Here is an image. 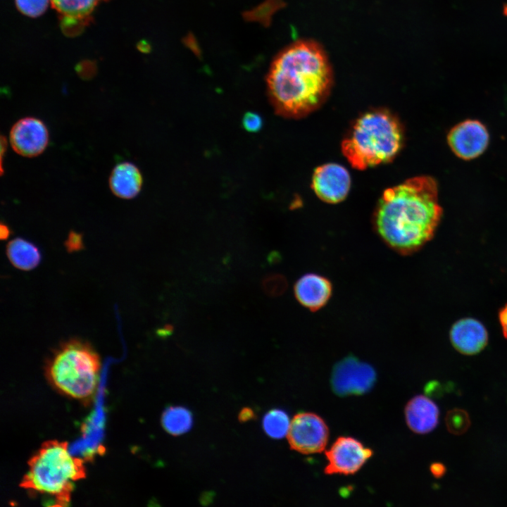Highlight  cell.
<instances>
[{"mask_svg":"<svg viewBox=\"0 0 507 507\" xmlns=\"http://www.w3.org/2000/svg\"><path fill=\"white\" fill-rule=\"evenodd\" d=\"M290 421L288 415L282 410L273 409L263 419L265 432L273 439H281L287 434Z\"/></svg>","mask_w":507,"mask_h":507,"instance_id":"d6986e66","label":"cell"},{"mask_svg":"<svg viewBox=\"0 0 507 507\" xmlns=\"http://www.w3.org/2000/svg\"><path fill=\"white\" fill-rule=\"evenodd\" d=\"M503 13L505 16L507 17V3L504 4L503 8Z\"/></svg>","mask_w":507,"mask_h":507,"instance_id":"4dcf8cb0","label":"cell"},{"mask_svg":"<svg viewBox=\"0 0 507 507\" xmlns=\"http://www.w3.org/2000/svg\"><path fill=\"white\" fill-rule=\"evenodd\" d=\"M27 465L20 487L51 497L53 506H68L73 483L86 477L83 461L70 455L66 442H44Z\"/></svg>","mask_w":507,"mask_h":507,"instance_id":"277c9868","label":"cell"},{"mask_svg":"<svg viewBox=\"0 0 507 507\" xmlns=\"http://www.w3.org/2000/svg\"><path fill=\"white\" fill-rule=\"evenodd\" d=\"M376 378L375 370L370 364L349 356L334 365L331 385L338 396L361 395L373 388Z\"/></svg>","mask_w":507,"mask_h":507,"instance_id":"8992f818","label":"cell"},{"mask_svg":"<svg viewBox=\"0 0 507 507\" xmlns=\"http://www.w3.org/2000/svg\"><path fill=\"white\" fill-rule=\"evenodd\" d=\"M282 279L276 275L266 276L262 282L265 292L271 296L277 295L282 290Z\"/></svg>","mask_w":507,"mask_h":507,"instance_id":"cb8c5ba5","label":"cell"},{"mask_svg":"<svg viewBox=\"0 0 507 507\" xmlns=\"http://www.w3.org/2000/svg\"><path fill=\"white\" fill-rule=\"evenodd\" d=\"M294 292L300 304L309 310L316 311L329 301L332 286L327 277L316 273H308L296 281Z\"/></svg>","mask_w":507,"mask_h":507,"instance_id":"4fadbf2b","label":"cell"},{"mask_svg":"<svg viewBox=\"0 0 507 507\" xmlns=\"http://www.w3.org/2000/svg\"><path fill=\"white\" fill-rule=\"evenodd\" d=\"M6 148H7L6 139L3 135H1V175L4 173L3 159H4L5 152L6 151Z\"/></svg>","mask_w":507,"mask_h":507,"instance_id":"f1b7e54d","label":"cell"},{"mask_svg":"<svg viewBox=\"0 0 507 507\" xmlns=\"http://www.w3.org/2000/svg\"><path fill=\"white\" fill-rule=\"evenodd\" d=\"M67 242V247L68 249H71L73 251L78 250L82 247V237L78 233L71 232L69 234Z\"/></svg>","mask_w":507,"mask_h":507,"instance_id":"d4e9b609","label":"cell"},{"mask_svg":"<svg viewBox=\"0 0 507 507\" xmlns=\"http://www.w3.org/2000/svg\"><path fill=\"white\" fill-rule=\"evenodd\" d=\"M142 182L140 170L130 162L116 165L112 170L108 180L112 193L124 199L137 196L142 189Z\"/></svg>","mask_w":507,"mask_h":507,"instance_id":"9a60e30c","label":"cell"},{"mask_svg":"<svg viewBox=\"0 0 507 507\" xmlns=\"http://www.w3.org/2000/svg\"><path fill=\"white\" fill-rule=\"evenodd\" d=\"M450 339L454 348L460 353L473 355L485 347L488 336L484 326L480 321L465 318L453 325Z\"/></svg>","mask_w":507,"mask_h":507,"instance_id":"7c38bea8","label":"cell"},{"mask_svg":"<svg viewBox=\"0 0 507 507\" xmlns=\"http://www.w3.org/2000/svg\"><path fill=\"white\" fill-rule=\"evenodd\" d=\"M61 25L63 30L67 35L79 33L85 24L89 22L87 18H80L74 17L62 16Z\"/></svg>","mask_w":507,"mask_h":507,"instance_id":"7402d4cb","label":"cell"},{"mask_svg":"<svg viewBox=\"0 0 507 507\" xmlns=\"http://www.w3.org/2000/svg\"><path fill=\"white\" fill-rule=\"evenodd\" d=\"M6 255L11 263L22 270L36 268L42 260L39 248L33 243L20 238H15L6 246Z\"/></svg>","mask_w":507,"mask_h":507,"instance_id":"2e32d148","label":"cell"},{"mask_svg":"<svg viewBox=\"0 0 507 507\" xmlns=\"http://www.w3.org/2000/svg\"><path fill=\"white\" fill-rule=\"evenodd\" d=\"M469 416L463 410L450 411L446 417V424L450 432L461 434L465 432L470 425Z\"/></svg>","mask_w":507,"mask_h":507,"instance_id":"ffe728a7","label":"cell"},{"mask_svg":"<svg viewBox=\"0 0 507 507\" xmlns=\"http://www.w3.org/2000/svg\"><path fill=\"white\" fill-rule=\"evenodd\" d=\"M287 439L292 449L304 454L323 451L329 439V429L317 414L301 412L290 423Z\"/></svg>","mask_w":507,"mask_h":507,"instance_id":"52a82bcc","label":"cell"},{"mask_svg":"<svg viewBox=\"0 0 507 507\" xmlns=\"http://www.w3.org/2000/svg\"><path fill=\"white\" fill-rule=\"evenodd\" d=\"M101 366L100 357L90 344L71 339L54 351L47 361L46 374L61 393L86 399L95 393Z\"/></svg>","mask_w":507,"mask_h":507,"instance_id":"5b68a950","label":"cell"},{"mask_svg":"<svg viewBox=\"0 0 507 507\" xmlns=\"http://www.w3.org/2000/svg\"><path fill=\"white\" fill-rule=\"evenodd\" d=\"M263 121L261 115L254 112H246L242 118L243 127L249 132H257L263 127Z\"/></svg>","mask_w":507,"mask_h":507,"instance_id":"603a6c76","label":"cell"},{"mask_svg":"<svg viewBox=\"0 0 507 507\" xmlns=\"http://www.w3.org/2000/svg\"><path fill=\"white\" fill-rule=\"evenodd\" d=\"M442 215L437 182L430 176L420 175L384 191L374 224L388 246L408 254L431 239Z\"/></svg>","mask_w":507,"mask_h":507,"instance_id":"7a4b0ae2","label":"cell"},{"mask_svg":"<svg viewBox=\"0 0 507 507\" xmlns=\"http://www.w3.org/2000/svg\"><path fill=\"white\" fill-rule=\"evenodd\" d=\"M255 417L254 413L250 408H244L242 410L239 415V420L241 422H246L254 419Z\"/></svg>","mask_w":507,"mask_h":507,"instance_id":"4316f807","label":"cell"},{"mask_svg":"<svg viewBox=\"0 0 507 507\" xmlns=\"http://www.w3.org/2000/svg\"><path fill=\"white\" fill-rule=\"evenodd\" d=\"M439 413L435 403L423 395L412 398L405 408L406 423L413 432L418 434L432 431L438 424Z\"/></svg>","mask_w":507,"mask_h":507,"instance_id":"5bb4252c","label":"cell"},{"mask_svg":"<svg viewBox=\"0 0 507 507\" xmlns=\"http://www.w3.org/2000/svg\"><path fill=\"white\" fill-rule=\"evenodd\" d=\"M9 234H10V230L8 228V227L6 225L1 224V238L6 239L9 236Z\"/></svg>","mask_w":507,"mask_h":507,"instance_id":"f546056e","label":"cell"},{"mask_svg":"<svg viewBox=\"0 0 507 507\" xmlns=\"http://www.w3.org/2000/svg\"><path fill=\"white\" fill-rule=\"evenodd\" d=\"M328 56L313 40L297 41L273 61L267 76L268 92L275 112L299 118L318 108L332 86Z\"/></svg>","mask_w":507,"mask_h":507,"instance_id":"6da1fadb","label":"cell"},{"mask_svg":"<svg viewBox=\"0 0 507 507\" xmlns=\"http://www.w3.org/2000/svg\"><path fill=\"white\" fill-rule=\"evenodd\" d=\"M19 11L29 17L41 15L46 9L49 0H15Z\"/></svg>","mask_w":507,"mask_h":507,"instance_id":"44dd1931","label":"cell"},{"mask_svg":"<svg viewBox=\"0 0 507 507\" xmlns=\"http://www.w3.org/2000/svg\"><path fill=\"white\" fill-rule=\"evenodd\" d=\"M163 428L173 435H180L188 432L192 425L191 412L182 406H170L161 418Z\"/></svg>","mask_w":507,"mask_h":507,"instance_id":"e0dca14e","label":"cell"},{"mask_svg":"<svg viewBox=\"0 0 507 507\" xmlns=\"http://www.w3.org/2000/svg\"><path fill=\"white\" fill-rule=\"evenodd\" d=\"M62 16L88 18L100 0H50Z\"/></svg>","mask_w":507,"mask_h":507,"instance_id":"ac0fdd59","label":"cell"},{"mask_svg":"<svg viewBox=\"0 0 507 507\" xmlns=\"http://www.w3.org/2000/svg\"><path fill=\"white\" fill-rule=\"evenodd\" d=\"M351 187L348 170L337 163H326L318 167L312 177V188L322 201L329 204L342 201Z\"/></svg>","mask_w":507,"mask_h":507,"instance_id":"8fae6325","label":"cell"},{"mask_svg":"<svg viewBox=\"0 0 507 507\" xmlns=\"http://www.w3.org/2000/svg\"><path fill=\"white\" fill-rule=\"evenodd\" d=\"M403 142V129L399 118L380 108L358 118L341 148L352 167L364 170L393 160Z\"/></svg>","mask_w":507,"mask_h":507,"instance_id":"3957f363","label":"cell"},{"mask_svg":"<svg viewBox=\"0 0 507 507\" xmlns=\"http://www.w3.org/2000/svg\"><path fill=\"white\" fill-rule=\"evenodd\" d=\"M430 470L435 477H441L445 471L444 465L441 463H433L430 467Z\"/></svg>","mask_w":507,"mask_h":507,"instance_id":"83f0119b","label":"cell"},{"mask_svg":"<svg viewBox=\"0 0 507 507\" xmlns=\"http://www.w3.org/2000/svg\"><path fill=\"white\" fill-rule=\"evenodd\" d=\"M49 135L44 123L35 117L18 120L9 133L11 145L15 153L24 157H35L47 147Z\"/></svg>","mask_w":507,"mask_h":507,"instance_id":"30bf717a","label":"cell"},{"mask_svg":"<svg viewBox=\"0 0 507 507\" xmlns=\"http://www.w3.org/2000/svg\"><path fill=\"white\" fill-rule=\"evenodd\" d=\"M447 142L457 157L469 161L484 153L489 142V134L480 121L469 119L451 128Z\"/></svg>","mask_w":507,"mask_h":507,"instance_id":"9c48e42d","label":"cell"},{"mask_svg":"<svg viewBox=\"0 0 507 507\" xmlns=\"http://www.w3.org/2000/svg\"><path fill=\"white\" fill-rule=\"evenodd\" d=\"M373 454V450L364 446L358 440L350 437H340L325 451L328 464L325 468V473L354 474Z\"/></svg>","mask_w":507,"mask_h":507,"instance_id":"ba28073f","label":"cell"},{"mask_svg":"<svg viewBox=\"0 0 507 507\" xmlns=\"http://www.w3.org/2000/svg\"><path fill=\"white\" fill-rule=\"evenodd\" d=\"M499 317L503 333L507 338V304L501 309Z\"/></svg>","mask_w":507,"mask_h":507,"instance_id":"484cf974","label":"cell"}]
</instances>
